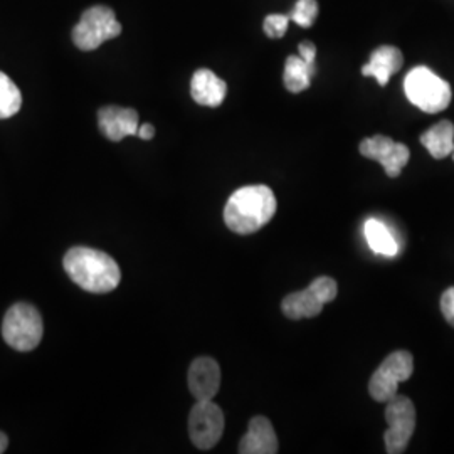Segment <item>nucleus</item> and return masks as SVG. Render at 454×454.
<instances>
[{
    "label": "nucleus",
    "instance_id": "obj_1",
    "mask_svg": "<svg viewBox=\"0 0 454 454\" xmlns=\"http://www.w3.org/2000/svg\"><path fill=\"white\" fill-rule=\"evenodd\" d=\"M276 214V197L266 185H247L227 199L224 223L236 234H253L266 226Z\"/></svg>",
    "mask_w": 454,
    "mask_h": 454
},
{
    "label": "nucleus",
    "instance_id": "obj_2",
    "mask_svg": "<svg viewBox=\"0 0 454 454\" xmlns=\"http://www.w3.org/2000/svg\"><path fill=\"white\" fill-rule=\"evenodd\" d=\"M66 273L69 278L90 293H110L120 285L121 271L116 261L98 249L91 247H73L66 253L63 261Z\"/></svg>",
    "mask_w": 454,
    "mask_h": 454
},
{
    "label": "nucleus",
    "instance_id": "obj_3",
    "mask_svg": "<svg viewBox=\"0 0 454 454\" xmlns=\"http://www.w3.org/2000/svg\"><path fill=\"white\" fill-rule=\"evenodd\" d=\"M404 91L407 99L424 114L444 112L453 97L450 82L426 66H418L407 73Z\"/></svg>",
    "mask_w": 454,
    "mask_h": 454
},
{
    "label": "nucleus",
    "instance_id": "obj_4",
    "mask_svg": "<svg viewBox=\"0 0 454 454\" xmlns=\"http://www.w3.org/2000/svg\"><path fill=\"white\" fill-rule=\"evenodd\" d=\"M41 313L29 303H17L5 313L2 335L17 352H31L43 340Z\"/></svg>",
    "mask_w": 454,
    "mask_h": 454
},
{
    "label": "nucleus",
    "instance_id": "obj_5",
    "mask_svg": "<svg viewBox=\"0 0 454 454\" xmlns=\"http://www.w3.org/2000/svg\"><path fill=\"white\" fill-rule=\"evenodd\" d=\"M121 34V24L114 11L106 5H95L82 12L80 22L73 29V43L82 51H95L105 41Z\"/></svg>",
    "mask_w": 454,
    "mask_h": 454
},
{
    "label": "nucleus",
    "instance_id": "obj_6",
    "mask_svg": "<svg viewBox=\"0 0 454 454\" xmlns=\"http://www.w3.org/2000/svg\"><path fill=\"white\" fill-rule=\"evenodd\" d=\"M414 372V358L407 350H397L386 358L373 372L369 382V394L377 403H389L397 395L401 382H406Z\"/></svg>",
    "mask_w": 454,
    "mask_h": 454
},
{
    "label": "nucleus",
    "instance_id": "obj_7",
    "mask_svg": "<svg viewBox=\"0 0 454 454\" xmlns=\"http://www.w3.org/2000/svg\"><path fill=\"white\" fill-rule=\"evenodd\" d=\"M386 421L389 426L384 434L387 453H404L416 429V407L412 401L406 395L390 399L386 409Z\"/></svg>",
    "mask_w": 454,
    "mask_h": 454
},
{
    "label": "nucleus",
    "instance_id": "obj_8",
    "mask_svg": "<svg viewBox=\"0 0 454 454\" xmlns=\"http://www.w3.org/2000/svg\"><path fill=\"white\" fill-rule=\"evenodd\" d=\"M224 433V414L212 401H197L189 416V434L195 448L212 450Z\"/></svg>",
    "mask_w": 454,
    "mask_h": 454
},
{
    "label": "nucleus",
    "instance_id": "obj_9",
    "mask_svg": "<svg viewBox=\"0 0 454 454\" xmlns=\"http://www.w3.org/2000/svg\"><path fill=\"white\" fill-rule=\"evenodd\" d=\"M358 150L365 159L380 163L390 179L399 177L411 159V152L404 144L394 142L386 135H375L362 140Z\"/></svg>",
    "mask_w": 454,
    "mask_h": 454
},
{
    "label": "nucleus",
    "instance_id": "obj_10",
    "mask_svg": "<svg viewBox=\"0 0 454 454\" xmlns=\"http://www.w3.org/2000/svg\"><path fill=\"white\" fill-rule=\"evenodd\" d=\"M98 125L101 133L112 140L121 142L127 137L138 135V114L133 108L105 106L98 112Z\"/></svg>",
    "mask_w": 454,
    "mask_h": 454
},
{
    "label": "nucleus",
    "instance_id": "obj_11",
    "mask_svg": "<svg viewBox=\"0 0 454 454\" xmlns=\"http://www.w3.org/2000/svg\"><path fill=\"white\" fill-rule=\"evenodd\" d=\"M189 390L195 401H212L221 387V369L211 357L195 358L189 369Z\"/></svg>",
    "mask_w": 454,
    "mask_h": 454
},
{
    "label": "nucleus",
    "instance_id": "obj_12",
    "mask_svg": "<svg viewBox=\"0 0 454 454\" xmlns=\"http://www.w3.org/2000/svg\"><path fill=\"white\" fill-rule=\"evenodd\" d=\"M241 454H276L278 438L271 421L264 416H256L249 422L247 433L239 442Z\"/></svg>",
    "mask_w": 454,
    "mask_h": 454
},
{
    "label": "nucleus",
    "instance_id": "obj_13",
    "mask_svg": "<svg viewBox=\"0 0 454 454\" xmlns=\"http://www.w3.org/2000/svg\"><path fill=\"white\" fill-rule=\"evenodd\" d=\"M191 95L200 106L217 108L223 105L227 95V84L211 69H197L191 82Z\"/></svg>",
    "mask_w": 454,
    "mask_h": 454
},
{
    "label": "nucleus",
    "instance_id": "obj_14",
    "mask_svg": "<svg viewBox=\"0 0 454 454\" xmlns=\"http://www.w3.org/2000/svg\"><path fill=\"white\" fill-rule=\"evenodd\" d=\"M404 65V56L401 49L394 46H380L375 49L371 56V61L362 67L364 76H372L380 86L389 82L390 76L401 71Z\"/></svg>",
    "mask_w": 454,
    "mask_h": 454
},
{
    "label": "nucleus",
    "instance_id": "obj_15",
    "mask_svg": "<svg viewBox=\"0 0 454 454\" xmlns=\"http://www.w3.org/2000/svg\"><path fill=\"white\" fill-rule=\"evenodd\" d=\"M325 303L309 288L303 292L292 293L281 301V309L290 320L315 318L322 313Z\"/></svg>",
    "mask_w": 454,
    "mask_h": 454
},
{
    "label": "nucleus",
    "instance_id": "obj_16",
    "mask_svg": "<svg viewBox=\"0 0 454 454\" xmlns=\"http://www.w3.org/2000/svg\"><path fill=\"white\" fill-rule=\"evenodd\" d=\"M421 144L434 159H446L454 150V125L450 120H442L421 135Z\"/></svg>",
    "mask_w": 454,
    "mask_h": 454
},
{
    "label": "nucleus",
    "instance_id": "obj_17",
    "mask_svg": "<svg viewBox=\"0 0 454 454\" xmlns=\"http://www.w3.org/2000/svg\"><path fill=\"white\" fill-rule=\"evenodd\" d=\"M364 236L373 253L394 258L399 253V243L395 241L389 227L377 219H369L364 224Z\"/></svg>",
    "mask_w": 454,
    "mask_h": 454
},
{
    "label": "nucleus",
    "instance_id": "obj_18",
    "mask_svg": "<svg viewBox=\"0 0 454 454\" xmlns=\"http://www.w3.org/2000/svg\"><path fill=\"white\" fill-rule=\"evenodd\" d=\"M315 73V65L307 63L301 56H290L285 65L283 82L290 93L305 91L311 82Z\"/></svg>",
    "mask_w": 454,
    "mask_h": 454
},
{
    "label": "nucleus",
    "instance_id": "obj_19",
    "mask_svg": "<svg viewBox=\"0 0 454 454\" xmlns=\"http://www.w3.org/2000/svg\"><path fill=\"white\" fill-rule=\"evenodd\" d=\"M22 106V95L7 74L0 71V120H7L19 114Z\"/></svg>",
    "mask_w": 454,
    "mask_h": 454
},
{
    "label": "nucleus",
    "instance_id": "obj_20",
    "mask_svg": "<svg viewBox=\"0 0 454 454\" xmlns=\"http://www.w3.org/2000/svg\"><path fill=\"white\" fill-rule=\"evenodd\" d=\"M318 16V2L317 0H298L290 19L301 27H311Z\"/></svg>",
    "mask_w": 454,
    "mask_h": 454
},
{
    "label": "nucleus",
    "instance_id": "obj_21",
    "mask_svg": "<svg viewBox=\"0 0 454 454\" xmlns=\"http://www.w3.org/2000/svg\"><path fill=\"white\" fill-rule=\"evenodd\" d=\"M311 292L315 293L320 301H324L325 305L333 301L337 293H339V286H337V281L333 278H328V276H320L317 278L311 285L309 286Z\"/></svg>",
    "mask_w": 454,
    "mask_h": 454
},
{
    "label": "nucleus",
    "instance_id": "obj_22",
    "mask_svg": "<svg viewBox=\"0 0 454 454\" xmlns=\"http://www.w3.org/2000/svg\"><path fill=\"white\" fill-rule=\"evenodd\" d=\"M290 16H283V14H271V16L264 19L262 29L264 34L271 39H281L285 37V34L288 31V24H290Z\"/></svg>",
    "mask_w": 454,
    "mask_h": 454
},
{
    "label": "nucleus",
    "instance_id": "obj_23",
    "mask_svg": "<svg viewBox=\"0 0 454 454\" xmlns=\"http://www.w3.org/2000/svg\"><path fill=\"white\" fill-rule=\"evenodd\" d=\"M441 311L446 322L454 326V286L448 288L441 296Z\"/></svg>",
    "mask_w": 454,
    "mask_h": 454
},
{
    "label": "nucleus",
    "instance_id": "obj_24",
    "mask_svg": "<svg viewBox=\"0 0 454 454\" xmlns=\"http://www.w3.org/2000/svg\"><path fill=\"white\" fill-rule=\"evenodd\" d=\"M298 51H300V56L309 63V65H315V58H317V48H315V44L311 43V41H305V43H301L300 46H298Z\"/></svg>",
    "mask_w": 454,
    "mask_h": 454
},
{
    "label": "nucleus",
    "instance_id": "obj_25",
    "mask_svg": "<svg viewBox=\"0 0 454 454\" xmlns=\"http://www.w3.org/2000/svg\"><path fill=\"white\" fill-rule=\"evenodd\" d=\"M138 137H140L142 140H152V138L155 137V129H153V125H150V123L140 125V129H138Z\"/></svg>",
    "mask_w": 454,
    "mask_h": 454
},
{
    "label": "nucleus",
    "instance_id": "obj_26",
    "mask_svg": "<svg viewBox=\"0 0 454 454\" xmlns=\"http://www.w3.org/2000/svg\"><path fill=\"white\" fill-rule=\"evenodd\" d=\"M7 446H9V439L0 431V453H4L7 450Z\"/></svg>",
    "mask_w": 454,
    "mask_h": 454
},
{
    "label": "nucleus",
    "instance_id": "obj_27",
    "mask_svg": "<svg viewBox=\"0 0 454 454\" xmlns=\"http://www.w3.org/2000/svg\"><path fill=\"white\" fill-rule=\"evenodd\" d=\"M451 155H453V159H454V150H453V153H451Z\"/></svg>",
    "mask_w": 454,
    "mask_h": 454
}]
</instances>
